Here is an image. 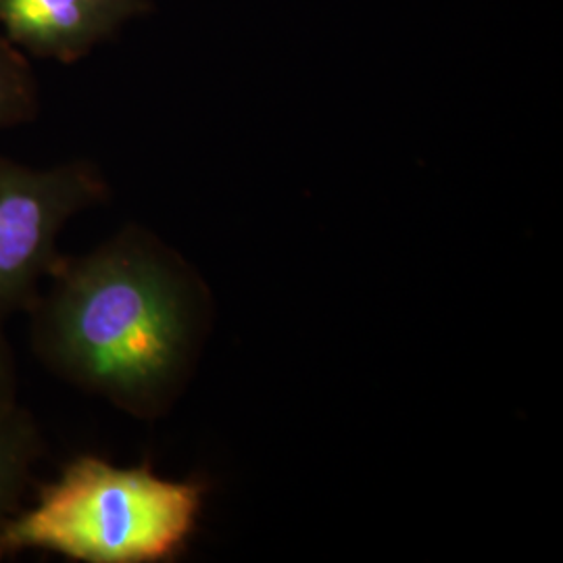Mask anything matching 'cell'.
Segmentation results:
<instances>
[{
  "label": "cell",
  "instance_id": "cell-7",
  "mask_svg": "<svg viewBox=\"0 0 563 563\" xmlns=\"http://www.w3.org/2000/svg\"><path fill=\"white\" fill-rule=\"evenodd\" d=\"M20 402V376L13 349L0 328V418Z\"/></svg>",
  "mask_w": 563,
  "mask_h": 563
},
{
  "label": "cell",
  "instance_id": "cell-6",
  "mask_svg": "<svg viewBox=\"0 0 563 563\" xmlns=\"http://www.w3.org/2000/svg\"><path fill=\"white\" fill-rule=\"evenodd\" d=\"M41 86L27 55L0 34V132L38 118Z\"/></svg>",
  "mask_w": 563,
  "mask_h": 563
},
{
  "label": "cell",
  "instance_id": "cell-3",
  "mask_svg": "<svg viewBox=\"0 0 563 563\" xmlns=\"http://www.w3.org/2000/svg\"><path fill=\"white\" fill-rule=\"evenodd\" d=\"M107 199L109 184L95 163L32 167L0 157V328L41 295L63 255V228Z\"/></svg>",
  "mask_w": 563,
  "mask_h": 563
},
{
  "label": "cell",
  "instance_id": "cell-1",
  "mask_svg": "<svg viewBox=\"0 0 563 563\" xmlns=\"http://www.w3.org/2000/svg\"><path fill=\"white\" fill-rule=\"evenodd\" d=\"M27 320L48 374L153 422L195 372L209 297L176 251L128 225L86 255H60Z\"/></svg>",
  "mask_w": 563,
  "mask_h": 563
},
{
  "label": "cell",
  "instance_id": "cell-5",
  "mask_svg": "<svg viewBox=\"0 0 563 563\" xmlns=\"http://www.w3.org/2000/svg\"><path fill=\"white\" fill-rule=\"evenodd\" d=\"M42 453L41 426L34 413L18 402L0 418V534L23 507Z\"/></svg>",
  "mask_w": 563,
  "mask_h": 563
},
{
  "label": "cell",
  "instance_id": "cell-4",
  "mask_svg": "<svg viewBox=\"0 0 563 563\" xmlns=\"http://www.w3.org/2000/svg\"><path fill=\"white\" fill-rule=\"evenodd\" d=\"M151 11L153 0H0V27L27 57L76 63Z\"/></svg>",
  "mask_w": 563,
  "mask_h": 563
},
{
  "label": "cell",
  "instance_id": "cell-2",
  "mask_svg": "<svg viewBox=\"0 0 563 563\" xmlns=\"http://www.w3.org/2000/svg\"><path fill=\"white\" fill-rule=\"evenodd\" d=\"M207 486L167 481L151 463L120 467L78 455L41 484L0 534V562L41 551L81 563H165L192 541Z\"/></svg>",
  "mask_w": 563,
  "mask_h": 563
}]
</instances>
